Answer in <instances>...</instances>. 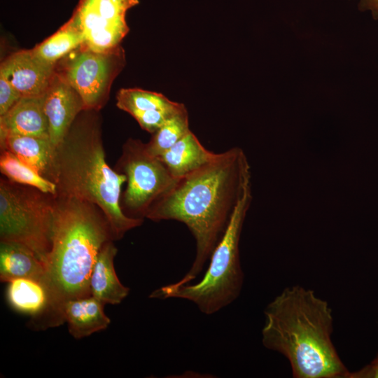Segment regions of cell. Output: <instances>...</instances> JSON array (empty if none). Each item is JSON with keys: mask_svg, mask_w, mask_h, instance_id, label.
<instances>
[{"mask_svg": "<svg viewBox=\"0 0 378 378\" xmlns=\"http://www.w3.org/2000/svg\"><path fill=\"white\" fill-rule=\"evenodd\" d=\"M249 178L244 153L233 148L216 153L208 163L178 178L151 206L146 218L182 222L196 241L192 265L176 284H190L202 272L224 234Z\"/></svg>", "mask_w": 378, "mask_h": 378, "instance_id": "obj_1", "label": "cell"}, {"mask_svg": "<svg viewBox=\"0 0 378 378\" xmlns=\"http://www.w3.org/2000/svg\"><path fill=\"white\" fill-rule=\"evenodd\" d=\"M113 239L104 214L91 203L54 196L51 248L44 262L48 304L34 321L40 328L64 321V305L91 295V273L102 246Z\"/></svg>", "mask_w": 378, "mask_h": 378, "instance_id": "obj_2", "label": "cell"}, {"mask_svg": "<svg viewBox=\"0 0 378 378\" xmlns=\"http://www.w3.org/2000/svg\"><path fill=\"white\" fill-rule=\"evenodd\" d=\"M262 342L284 356L295 378H348L331 340L328 303L300 286L286 287L265 309Z\"/></svg>", "mask_w": 378, "mask_h": 378, "instance_id": "obj_3", "label": "cell"}, {"mask_svg": "<svg viewBox=\"0 0 378 378\" xmlns=\"http://www.w3.org/2000/svg\"><path fill=\"white\" fill-rule=\"evenodd\" d=\"M49 180L57 186L55 196L96 205L106 217L113 239L143 223L142 218L124 213L120 201L126 176L107 164L99 130L92 124L71 126L53 154Z\"/></svg>", "mask_w": 378, "mask_h": 378, "instance_id": "obj_4", "label": "cell"}, {"mask_svg": "<svg viewBox=\"0 0 378 378\" xmlns=\"http://www.w3.org/2000/svg\"><path fill=\"white\" fill-rule=\"evenodd\" d=\"M250 199L248 185L234 209L224 234L212 252L209 267L199 282L164 286L152 292L149 298L186 300L208 315L234 302L239 295L243 284L239 243Z\"/></svg>", "mask_w": 378, "mask_h": 378, "instance_id": "obj_5", "label": "cell"}, {"mask_svg": "<svg viewBox=\"0 0 378 378\" xmlns=\"http://www.w3.org/2000/svg\"><path fill=\"white\" fill-rule=\"evenodd\" d=\"M1 178V241L30 248L43 262L50 251L54 196Z\"/></svg>", "mask_w": 378, "mask_h": 378, "instance_id": "obj_6", "label": "cell"}, {"mask_svg": "<svg viewBox=\"0 0 378 378\" xmlns=\"http://www.w3.org/2000/svg\"><path fill=\"white\" fill-rule=\"evenodd\" d=\"M125 64L120 46L96 52L83 45L60 59L55 71L79 94L85 111H99L106 102L111 86Z\"/></svg>", "mask_w": 378, "mask_h": 378, "instance_id": "obj_7", "label": "cell"}, {"mask_svg": "<svg viewBox=\"0 0 378 378\" xmlns=\"http://www.w3.org/2000/svg\"><path fill=\"white\" fill-rule=\"evenodd\" d=\"M120 165L127 183L122 195L123 208L134 218L146 217L151 206L178 179L138 139H130L125 144Z\"/></svg>", "mask_w": 378, "mask_h": 378, "instance_id": "obj_8", "label": "cell"}, {"mask_svg": "<svg viewBox=\"0 0 378 378\" xmlns=\"http://www.w3.org/2000/svg\"><path fill=\"white\" fill-rule=\"evenodd\" d=\"M139 0H80L69 20L80 31L82 44L96 52L120 46L129 31L126 13Z\"/></svg>", "mask_w": 378, "mask_h": 378, "instance_id": "obj_9", "label": "cell"}, {"mask_svg": "<svg viewBox=\"0 0 378 378\" xmlns=\"http://www.w3.org/2000/svg\"><path fill=\"white\" fill-rule=\"evenodd\" d=\"M44 110L54 154L68 134L76 116L85 111L84 103L79 94L56 71L44 95Z\"/></svg>", "mask_w": 378, "mask_h": 378, "instance_id": "obj_10", "label": "cell"}, {"mask_svg": "<svg viewBox=\"0 0 378 378\" xmlns=\"http://www.w3.org/2000/svg\"><path fill=\"white\" fill-rule=\"evenodd\" d=\"M56 65L38 57L32 49L15 52L1 64L0 75L22 97H39L46 94L55 74Z\"/></svg>", "mask_w": 378, "mask_h": 378, "instance_id": "obj_11", "label": "cell"}, {"mask_svg": "<svg viewBox=\"0 0 378 378\" xmlns=\"http://www.w3.org/2000/svg\"><path fill=\"white\" fill-rule=\"evenodd\" d=\"M44 95L22 97L7 113L0 116V137L18 134L49 139Z\"/></svg>", "mask_w": 378, "mask_h": 378, "instance_id": "obj_12", "label": "cell"}, {"mask_svg": "<svg viewBox=\"0 0 378 378\" xmlns=\"http://www.w3.org/2000/svg\"><path fill=\"white\" fill-rule=\"evenodd\" d=\"M117 248L112 240L100 249L94 265L90 281L91 295L105 304H120L129 294V288L118 278L113 260Z\"/></svg>", "mask_w": 378, "mask_h": 378, "instance_id": "obj_13", "label": "cell"}, {"mask_svg": "<svg viewBox=\"0 0 378 378\" xmlns=\"http://www.w3.org/2000/svg\"><path fill=\"white\" fill-rule=\"evenodd\" d=\"M104 304L92 295L70 300L62 309L69 333L76 339L88 337L106 329L110 318L104 312Z\"/></svg>", "mask_w": 378, "mask_h": 378, "instance_id": "obj_14", "label": "cell"}, {"mask_svg": "<svg viewBox=\"0 0 378 378\" xmlns=\"http://www.w3.org/2000/svg\"><path fill=\"white\" fill-rule=\"evenodd\" d=\"M45 266L28 246L16 241H1L0 279L9 282L15 279L29 278L43 284Z\"/></svg>", "mask_w": 378, "mask_h": 378, "instance_id": "obj_15", "label": "cell"}, {"mask_svg": "<svg viewBox=\"0 0 378 378\" xmlns=\"http://www.w3.org/2000/svg\"><path fill=\"white\" fill-rule=\"evenodd\" d=\"M216 155L190 131L159 158L171 174L179 178L208 163Z\"/></svg>", "mask_w": 378, "mask_h": 378, "instance_id": "obj_16", "label": "cell"}, {"mask_svg": "<svg viewBox=\"0 0 378 378\" xmlns=\"http://www.w3.org/2000/svg\"><path fill=\"white\" fill-rule=\"evenodd\" d=\"M1 149L8 150L21 161L49 179L53 151L48 139L10 134L0 137Z\"/></svg>", "mask_w": 378, "mask_h": 378, "instance_id": "obj_17", "label": "cell"}, {"mask_svg": "<svg viewBox=\"0 0 378 378\" xmlns=\"http://www.w3.org/2000/svg\"><path fill=\"white\" fill-rule=\"evenodd\" d=\"M7 298L17 311L39 317L48 304V295L44 285L29 278L15 279L8 282Z\"/></svg>", "mask_w": 378, "mask_h": 378, "instance_id": "obj_18", "label": "cell"}, {"mask_svg": "<svg viewBox=\"0 0 378 378\" xmlns=\"http://www.w3.org/2000/svg\"><path fill=\"white\" fill-rule=\"evenodd\" d=\"M83 42L82 34L68 20L54 34L36 46L32 50L41 60L56 65Z\"/></svg>", "mask_w": 378, "mask_h": 378, "instance_id": "obj_19", "label": "cell"}, {"mask_svg": "<svg viewBox=\"0 0 378 378\" xmlns=\"http://www.w3.org/2000/svg\"><path fill=\"white\" fill-rule=\"evenodd\" d=\"M0 169L12 182L36 188L52 196L57 195V186L54 182L43 177L8 150H1Z\"/></svg>", "mask_w": 378, "mask_h": 378, "instance_id": "obj_20", "label": "cell"}, {"mask_svg": "<svg viewBox=\"0 0 378 378\" xmlns=\"http://www.w3.org/2000/svg\"><path fill=\"white\" fill-rule=\"evenodd\" d=\"M116 99L117 106L132 116L153 110H174L181 105V103L172 102L161 93L139 88H122L118 92Z\"/></svg>", "mask_w": 378, "mask_h": 378, "instance_id": "obj_21", "label": "cell"}, {"mask_svg": "<svg viewBox=\"0 0 378 378\" xmlns=\"http://www.w3.org/2000/svg\"><path fill=\"white\" fill-rule=\"evenodd\" d=\"M188 113L185 106L171 115L146 144L148 152L160 157L189 132Z\"/></svg>", "mask_w": 378, "mask_h": 378, "instance_id": "obj_22", "label": "cell"}, {"mask_svg": "<svg viewBox=\"0 0 378 378\" xmlns=\"http://www.w3.org/2000/svg\"><path fill=\"white\" fill-rule=\"evenodd\" d=\"M184 106L183 104L174 110H153L138 113L132 117L135 118L141 127L150 134H154L164 122L174 113Z\"/></svg>", "mask_w": 378, "mask_h": 378, "instance_id": "obj_23", "label": "cell"}, {"mask_svg": "<svg viewBox=\"0 0 378 378\" xmlns=\"http://www.w3.org/2000/svg\"><path fill=\"white\" fill-rule=\"evenodd\" d=\"M22 97L9 81L0 75V116L7 113Z\"/></svg>", "mask_w": 378, "mask_h": 378, "instance_id": "obj_24", "label": "cell"}, {"mask_svg": "<svg viewBox=\"0 0 378 378\" xmlns=\"http://www.w3.org/2000/svg\"><path fill=\"white\" fill-rule=\"evenodd\" d=\"M348 378H378V354L369 363L354 372H350Z\"/></svg>", "mask_w": 378, "mask_h": 378, "instance_id": "obj_25", "label": "cell"}, {"mask_svg": "<svg viewBox=\"0 0 378 378\" xmlns=\"http://www.w3.org/2000/svg\"><path fill=\"white\" fill-rule=\"evenodd\" d=\"M360 7L363 10H370L374 18H378V0H360Z\"/></svg>", "mask_w": 378, "mask_h": 378, "instance_id": "obj_26", "label": "cell"}]
</instances>
